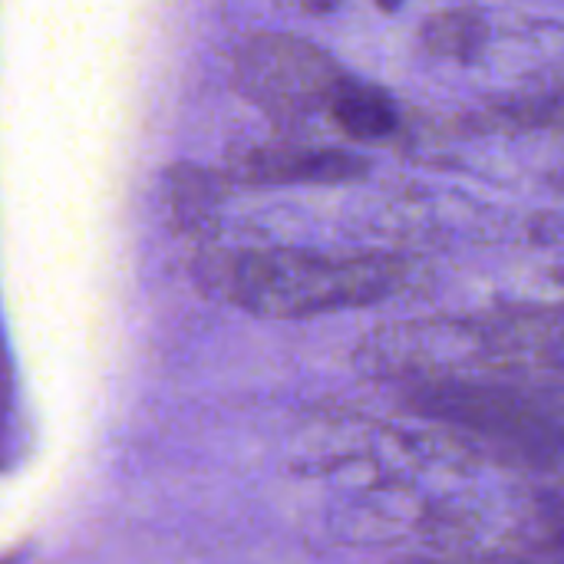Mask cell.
Segmentation results:
<instances>
[{
  "label": "cell",
  "mask_w": 564,
  "mask_h": 564,
  "mask_svg": "<svg viewBox=\"0 0 564 564\" xmlns=\"http://www.w3.org/2000/svg\"><path fill=\"white\" fill-rule=\"evenodd\" d=\"M231 79L271 122L297 126L330 112L350 73L327 50L297 33L261 30L241 40Z\"/></svg>",
  "instance_id": "3"
},
{
  "label": "cell",
  "mask_w": 564,
  "mask_h": 564,
  "mask_svg": "<svg viewBox=\"0 0 564 564\" xmlns=\"http://www.w3.org/2000/svg\"><path fill=\"white\" fill-rule=\"evenodd\" d=\"M406 403L440 423L486 456L529 466H555L558 459V413L542 403L532 380L463 373L406 380Z\"/></svg>",
  "instance_id": "2"
},
{
  "label": "cell",
  "mask_w": 564,
  "mask_h": 564,
  "mask_svg": "<svg viewBox=\"0 0 564 564\" xmlns=\"http://www.w3.org/2000/svg\"><path fill=\"white\" fill-rule=\"evenodd\" d=\"M403 3H406V0H377V7H380V10H387V13H397Z\"/></svg>",
  "instance_id": "7"
},
{
  "label": "cell",
  "mask_w": 564,
  "mask_h": 564,
  "mask_svg": "<svg viewBox=\"0 0 564 564\" xmlns=\"http://www.w3.org/2000/svg\"><path fill=\"white\" fill-rule=\"evenodd\" d=\"M205 281L228 304L268 321H307L370 307L406 284V264L387 254H317L301 248H238L212 254Z\"/></svg>",
  "instance_id": "1"
},
{
  "label": "cell",
  "mask_w": 564,
  "mask_h": 564,
  "mask_svg": "<svg viewBox=\"0 0 564 564\" xmlns=\"http://www.w3.org/2000/svg\"><path fill=\"white\" fill-rule=\"evenodd\" d=\"M350 139L357 142H383L393 139L403 126L400 106L393 102V96L373 83H360V79H347L344 89L337 93L330 112H327Z\"/></svg>",
  "instance_id": "5"
},
{
  "label": "cell",
  "mask_w": 564,
  "mask_h": 564,
  "mask_svg": "<svg viewBox=\"0 0 564 564\" xmlns=\"http://www.w3.org/2000/svg\"><path fill=\"white\" fill-rule=\"evenodd\" d=\"M367 169L364 155L297 139L251 145L231 159V178L241 185H344L364 178Z\"/></svg>",
  "instance_id": "4"
},
{
  "label": "cell",
  "mask_w": 564,
  "mask_h": 564,
  "mask_svg": "<svg viewBox=\"0 0 564 564\" xmlns=\"http://www.w3.org/2000/svg\"><path fill=\"white\" fill-rule=\"evenodd\" d=\"M423 46L440 56V59H453V63H476L486 50L489 40V23L479 10L473 7H449L433 13L423 30H420Z\"/></svg>",
  "instance_id": "6"
}]
</instances>
